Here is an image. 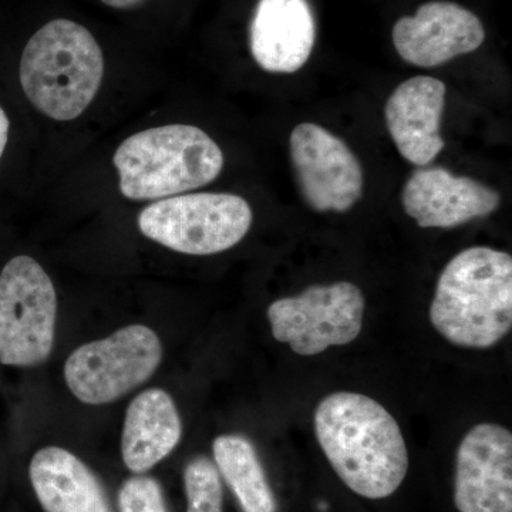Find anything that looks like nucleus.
Here are the masks:
<instances>
[{
    "label": "nucleus",
    "mask_w": 512,
    "mask_h": 512,
    "mask_svg": "<svg viewBox=\"0 0 512 512\" xmlns=\"http://www.w3.org/2000/svg\"><path fill=\"white\" fill-rule=\"evenodd\" d=\"M454 503L460 512H512V434L494 423L468 431L457 451Z\"/></svg>",
    "instance_id": "nucleus-10"
},
{
    "label": "nucleus",
    "mask_w": 512,
    "mask_h": 512,
    "mask_svg": "<svg viewBox=\"0 0 512 512\" xmlns=\"http://www.w3.org/2000/svg\"><path fill=\"white\" fill-rule=\"evenodd\" d=\"M114 165L128 200H164L212 183L224 167V154L201 128L168 124L124 140Z\"/></svg>",
    "instance_id": "nucleus-4"
},
{
    "label": "nucleus",
    "mask_w": 512,
    "mask_h": 512,
    "mask_svg": "<svg viewBox=\"0 0 512 512\" xmlns=\"http://www.w3.org/2000/svg\"><path fill=\"white\" fill-rule=\"evenodd\" d=\"M291 158L303 198L318 212H346L362 198V165L335 134L313 123L293 128Z\"/></svg>",
    "instance_id": "nucleus-9"
},
{
    "label": "nucleus",
    "mask_w": 512,
    "mask_h": 512,
    "mask_svg": "<svg viewBox=\"0 0 512 512\" xmlns=\"http://www.w3.org/2000/svg\"><path fill=\"white\" fill-rule=\"evenodd\" d=\"M9 128L10 123L8 116H6L5 110L0 107V158L5 153L6 144L9 140Z\"/></svg>",
    "instance_id": "nucleus-20"
},
{
    "label": "nucleus",
    "mask_w": 512,
    "mask_h": 512,
    "mask_svg": "<svg viewBox=\"0 0 512 512\" xmlns=\"http://www.w3.org/2000/svg\"><path fill=\"white\" fill-rule=\"evenodd\" d=\"M101 2L114 9H131L136 8L144 0H101Z\"/></svg>",
    "instance_id": "nucleus-21"
},
{
    "label": "nucleus",
    "mask_w": 512,
    "mask_h": 512,
    "mask_svg": "<svg viewBox=\"0 0 512 512\" xmlns=\"http://www.w3.org/2000/svg\"><path fill=\"white\" fill-rule=\"evenodd\" d=\"M403 207L421 228H454L500 207L494 188L443 167H420L403 188Z\"/></svg>",
    "instance_id": "nucleus-12"
},
{
    "label": "nucleus",
    "mask_w": 512,
    "mask_h": 512,
    "mask_svg": "<svg viewBox=\"0 0 512 512\" xmlns=\"http://www.w3.org/2000/svg\"><path fill=\"white\" fill-rule=\"evenodd\" d=\"M57 296L52 279L30 256L10 259L0 272V363L42 365L55 345Z\"/></svg>",
    "instance_id": "nucleus-6"
},
{
    "label": "nucleus",
    "mask_w": 512,
    "mask_h": 512,
    "mask_svg": "<svg viewBox=\"0 0 512 512\" xmlns=\"http://www.w3.org/2000/svg\"><path fill=\"white\" fill-rule=\"evenodd\" d=\"M393 45L404 62L436 67L458 56L476 52L485 30L471 10L447 0H433L404 16L393 28Z\"/></svg>",
    "instance_id": "nucleus-11"
},
{
    "label": "nucleus",
    "mask_w": 512,
    "mask_h": 512,
    "mask_svg": "<svg viewBox=\"0 0 512 512\" xmlns=\"http://www.w3.org/2000/svg\"><path fill=\"white\" fill-rule=\"evenodd\" d=\"M430 322L460 348H493L512 326V258L488 247L464 249L441 272Z\"/></svg>",
    "instance_id": "nucleus-2"
},
{
    "label": "nucleus",
    "mask_w": 512,
    "mask_h": 512,
    "mask_svg": "<svg viewBox=\"0 0 512 512\" xmlns=\"http://www.w3.org/2000/svg\"><path fill=\"white\" fill-rule=\"evenodd\" d=\"M120 512H168L163 488L153 477L127 478L119 493Z\"/></svg>",
    "instance_id": "nucleus-19"
},
{
    "label": "nucleus",
    "mask_w": 512,
    "mask_h": 512,
    "mask_svg": "<svg viewBox=\"0 0 512 512\" xmlns=\"http://www.w3.org/2000/svg\"><path fill=\"white\" fill-rule=\"evenodd\" d=\"M366 299L352 282L315 285L268 308L272 336L296 355L315 356L360 335Z\"/></svg>",
    "instance_id": "nucleus-8"
},
{
    "label": "nucleus",
    "mask_w": 512,
    "mask_h": 512,
    "mask_svg": "<svg viewBox=\"0 0 512 512\" xmlns=\"http://www.w3.org/2000/svg\"><path fill=\"white\" fill-rule=\"evenodd\" d=\"M316 25L308 0H259L249 30L254 60L269 73L301 70L315 46Z\"/></svg>",
    "instance_id": "nucleus-14"
},
{
    "label": "nucleus",
    "mask_w": 512,
    "mask_h": 512,
    "mask_svg": "<svg viewBox=\"0 0 512 512\" xmlns=\"http://www.w3.org/2000/svg\"><path fill=\"white\" fill-rule=\"evenodd\" d=\"M30 483L46 512H111L92 470L62 447H45L30 461Z\"/></svg>",
    "instance_id": "nucleus-15"
},
{
    "label": "nucleus",
    "mask_w": 512,
    "mask_h": 512,
    "mask_svg": "<svg viewBox=\"0 0 512 512\" xmlns=\"http://www.w3.org/2000/svg\"><path fill=\"white\" fill-rule=\"evenodd\" d=\"M183 436V423L173 397L148 389L130 403L121 437V456L134 474L147 473L170 456Z\"/></svg>",
    "instance_id": "nucleus-16"
},
{
    "label": "nucleus",
    "mask_w": 512,
    "mask_h": 512,
    "mask_svg": "<svg viewBox=\"0 0 512 512\" xmlns=\"http://www.w3.org/2000/svg\"><path fill=\"white\" fill-rule=\"evenodd\" d=\"M163 346L153 329L130 325L74 350L64 365L70 392L86 404L116 402L156 373Z\"/></svg>",
    "instance_id": "nucleus-7"
},
{
    "label": "nucleus",
    "mask_w": 512,
    "mask_h": 512,
    "mask_svg": "<svg viewBox=\"0 0 512 512\" xmlns=\"http://www.w3.org/2000/svg\"><path fill=\"white\" fill-rule=\"evenodd\" d=\"M446 84L416 76L400 84L384 110L387 128L400 154L417 167H427L444 148L440 134L446 106Z\"/></svg>",
    "instance_id": "nucleus-13"
},
{
    "label": "nucleus",
    "mask_w": 512,
    "mask_h": 512,
    "mask_svg": "<svg viewBox=\"0 0 512 512\" xmlns=\"http://www.w3.org/2000/svg\"><path fill=\"white\" fill-rule=\"evenodd\" d=\"M187 512H222L221 476L210 458H192L184 470Z\"/></svg>",
    "instance_id": "nucleus-18"
},
{
    "label": "nucleus",
    "mask_w": 512,
    "mask_h": 512,
    "mask_svg": "<svg viewBox=\"0 0 512 512\" xmlns=\"http://www.w3.org/2000/svg\"><path fill=\"white\" fill-rule=\"evenodd\" d=\"M319 446L353 493L382 500L399 490L409 453L392 414L365 394H329L315 412Z\"/></svg>",
    "instance_id": "nucleus-1"
},
{
    "label": "nucleus",
    "mask_w": 512,
    "mask_h": 512,
    "mask_svg": "<svg viewBox=\"0 0 512 512\" xmlns=\"http://www.w3.org/2000/svg\"><path fill=\"white\" fill-rule=\"evenodd\" d=\"M218 473L244 512H276L275 495L254 444L239 434H224L212 444Z\"/></svg>",
    "instance_id": "nucleus-17"
},
{
    "label": "nucleus",
    "mask_w": 512,
    "mask_h": 512,
    "mask_svg": "<svg viewBox=\"0 0 512 512\" xmlns=\"http://www.w3.org/2000/svg\"><path fill=\"white\" fill-rule=\"evenodd\" d=\"M254 214L234 194L177 195L148 205L138 215V228L151 241L187 255H214L239 244Z\"/></svg>",
    "instance_id": "nucleus-5"
},
{
    "label": "nucleus",
    "mask_w": 512,
    "mask_h": 512,
    "mask_svg": "<svg viewBox=\"0 0 512 512\" xmlns=\"http://www.w3.org/2000/svg\"><path fill=\"white\" fill-rule=\"evenodd\" d=\"M104 74V57L92 33L56 19L30 37L20 60V83L30 103L56 121L77 119L92 104Z\"/></svg>",
    "instance_id": "nucleus-3"
}]
</instances>
